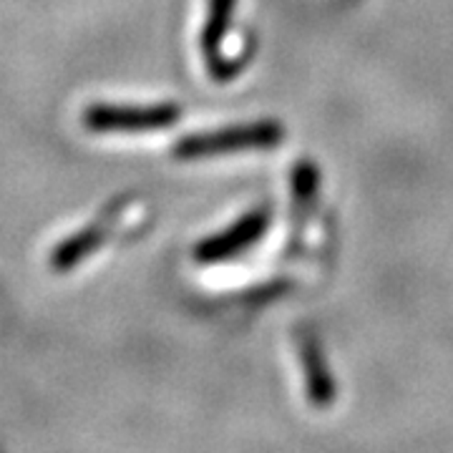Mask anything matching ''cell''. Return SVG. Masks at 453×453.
I'll list each match as a JSON object with an SVG mask.
<instances>
[{"instance_id": "cell-1", "label": "cell", "mask_w": 453, "mask_h": 453, "mask_svg": "<svg viewBox=\"0 0 453 453\" xmlns=\"http://www.w3.org/2000/svg\"><path fill=\"white\" fill-rule=\"evenodd\" d=\"M282 136H285L282 124L265 119V121H255V124L187 136L174 146V157L181 162H192V159L237 154V151H247V149H270V146L280 144Z\"/></svg>"}, {"instance_id": "cell-5", "label": "cell", "mask_w": 453, "mask_h": 453, "mask_svg": "<svg viewBox=\"0 0 453 453\" xmlns=\"http://www.w3.org/2000/svg\"><path fill=\"white\" fill-rule=\"evenodd\" d=\"M300 357H303V371H305V383H308L310 403L325 408L335 401V383L330 372L325 368V357L312 338L300 342Z\"/></svg>"}, {"instance_id": "cell-6", "label": "cell", "mask_w": 453, "mask_h": 453, "mask_svg": "<svg viewBox=\"0 0 453 453\" xmlns=\"http://www.w3.org/2000/svg\"><path fill=\"white\" fill-rule=\"evenodd\" d=\"M106 240V226L96 225V226H86L81 232H76V234H71V237H65L64 242L58 244L56 250H53V255H50V265H53V270H71V267H76L81 259H86L88 255H94L98 247L104 244Z\"/></svg>"}, {"instance_id": "cell-4", "label": "cell", "mask_w": 453, "mask_h": 453, "mask_svg": "<svg viewBox=\"0 0 453 453\" xmlns=\"http://www.w3.org/2000/svg\"><path fill=\"white\" fill-rule=\"evenodd\" d=\"M234 5H237V0H210V13H207L204 31H202V53L207 58L210 76H214L217 81L232 79L222 56H219V43L229 31V23H232V16H234Z\"/></svg>"}, {"instance_id": "cell-3", "label": "cell", "mask_w": 453, "mask_h": 453, "mask_svg": "<svg viewBox=\"0 0 453 453\" xmlns=\"http://www.w3.org/2000/svg\"><path fill=\"white\" fill-rule=\"evenodd\" d=\"M270 226V214L267 210H255L244 214L242 219H237L232 226H226L225 232L214 234L210 240L196 244L195 257L204 265H214V262H225V259L242 255L247 247L257 244L265 232Z\"/></svg>"}, {"instance_id": "cell-2", "label": "cell", "mask_w": 453, "mask_h": 453, "mask_svg": "<svg viewBox=\"0 0 453 453\" xmlns=\"http://www.w3.org/2000/svg\"><path fill=\"white\" fill-rule=\"evenodd\" d=\"M181 119L177 104H154V106H113L94 104L83 111V127L94 134H131V131H159L174 127Z\"/></svg>"}]
</instances>
